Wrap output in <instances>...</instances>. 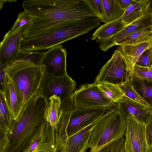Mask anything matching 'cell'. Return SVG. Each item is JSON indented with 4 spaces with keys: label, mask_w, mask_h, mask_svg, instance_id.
Returning <instances> with one entry per match:
<instances>
[{
    "label": "cell",
    "mask_w": 152,
    "mask_h": 152,
    "mask_svg": "<svg viewBox=\"0 0 152 152\" xmlns=\"http://www.w3.org/2000/svg\"><path fill=\"white\" fill-rule=\"evenodd\" d=\"M49 103L43 96L31 97L10 130L0 134V152H57L56 128L46 120Z\"/></svg>",
    "instance_id": "6da1fadb"
},
{
    "label": "cell",
    "mask_w": 152,
    "mask_h": 152,
    "mask_svg": "<svg viewBox=\"0 0 152 152\" xmlns=\"http://www.w3.org/2000/svg\"><path fill=\"white\" fill-rule=\"evenodd\" d=\"M24 11L36 18L28 23L22 38L36 36L64 22L98 17L84 0H30Z\"/></svg>",
    "instance_id": "7a4b0ae2"
},
{
    "label": "cell",
    "mask_w": 152,
    "mask_h": 152,
    "mask_svg": "<svg viewBox=\"0 0 152 152\" xmlns=\"http://www.w3.org/2000/svg\"><path fill=\"white\" fill-rule=\"evenodd\" d=\"M96 18L64 22L33 37L22 38L21 51H40L88 33L99 26Z\"/></svg>",
    "instance_id": "3957f363"
},
{
    "label": "cell",
    "mask_w": 152,
    "mask_h": 152,
    "mask_svg": "<svg viewBox=\"0 0 152 152\" xmlns=\"http://www.w3.org/2000/svg\"><path fill=\"white\" fill-rule=\"evenodd\" d=\"M61 106L62 114L56 130V145L91 124L112 108L75 109L73 105L66 103H61Z\"/></svg>",
    "instance_id": "277c9868"
},
{
    "label": "cell",
    "mask_w": 152,
    "mask_h": 152,
    "mask_svg": "<svg viewBox=\"0 0 152 152\" xmlns=\"http://www.w3.org/2000/svg\"><path fill=\"white\" fill-rule=\"evenodd\" d=\"M45 69L43 66L28 61L17 60L4 69L17 87L23 99V107L38 91Z\"/></svg>",
    "instance_id": "5b68a950"
},
{
    "label": "cell",
    "mask_w": 152,
    "mask_h": 152,
    "mask_svg": "<svg viewBox=\"0 0 152 152\" xmlns=\"http://www.w3.org/2000/svg\"><path fill=\"white\" fill-rule=\"evenodd\" d=\"M127 118L118 106L100 121L92 130L88 148L90 152H99L112 142L125 135Z\"/></svg>",
    "instance_id": "8992f818"
},
{
    "label": "cell",
    "mask_w": 152,
    "mask_h": 152,
    "mask_svg": "<svg viewBox=\"0 0 152 152\" xmlns=\"http://www.w3.org/2000/svg\"><path fill=\"white\" fill-rule=\"evenodd\" d=\"M76 86V82L67 74L58 77L44 72L36 95L44 97L48 101L51 96L56 95L61 102L73 97Z\"/></svg>",
    "instance_id": "52a82bcc"
},
{
    "label": "cell",
    "mask_w": 152,
    "mask_h": 152,
    "mask_svg": "<svg viewBox=\"0 0 152 152\" xmlns=\"http://www.w3.org/2000/svg\"><path fill=\"white\" fill-rule=\"evenodd\" d=\"M132 75L124 56L117 49L100 69L94 83H106L118 86L129 81Z\"/></svg>",
    "instance_id": "ba28073f"
},
{
    "label": "cell",
    "mask_w": 152,
    "mask_h": 152,
    "mask_svg": "<svg viewBox=\"0 0 152 152\" xmlns=\"http://www.w3.org/2000/svg\"><path fill=\"white\" fill-rule=\"evenodd\" d=\"M75 109L105 107L112 108L117 106L107 98L97 84L93 83L81 85L73 95Z\"/></svg>",
    "instance_id": "9c48e42d"
},
{
    "label": "cell",
    "mask_w": 152,
    "mask_h": 152,
    "mask_svg": "<svg viewBox=\"0 0 152 152\" xmlns=\"http://www.w3.org/2000/svg\"><path fill=\"white\" fill-rule=\"evenodd\" d=\"M113 107L100 118L56 145L57 152H83L88 148L92 130L103 118L113 112Z\"/></svg>",
    "instance_id": "30bf717a"
},
{
    "label": "cell",
    "mask_w": 152,
    "mask_h": 152,
    "mask_svg": "<svg viewBox=\"0 0 152 152\" xmlns=\"http://www.w3.org/2000/svg\"><path fill=\"white\" fill-rule=\"evenodd\" d=\"M146 125L132 118H127L125 134L126 152H149Z\"/></svg>",
    "instance_id": "8fae6325"
},
{
    "label": "cell",
    "mask_w": 152,
    "mask_h": 152,
    "mask_svg": "<svg viewBox=\"0 0 152 152\" xmlns=\"http://www.w3.org/2000/svg\"><path fill=\"white\" fill-rule=\"evenodd\" d=\"M28 23L15 31L10 30L4 36L0 44V65L12 62L21 52V40Z\"/></svg>",
    "instance_id": "7c38bea8"
},
{
    "label": "cell",
    "mask_w": 152,
    "mask_h": 152,
    "mask_svg": "<svg viewBox=\"0 0 152 152\" xmlns=\"http://www.w3.org/2000/svg\"><path fill=\"white\" fill-rule=\"evenodd\" d=\"M66 55L65 48L61 44L49 49L45 52L42 60L44 72L58 77L66 74Z\"/></svg>",
    "instance_id": "4fadbf2b"
},
{
    "label": "cell",
    "mask_w": 152,
    "mask_h": 152,
    "mask_svg": "<svg viewBox=\"0 0 152 152\" xmlns=\"http://www.w3.org/2000/svg\"><path fill=\"white\" fill-rule=\"evenodd\" d=\"M151 26H152V10H151L116 34L100 41L99 42V47L102 51H106L129 35Z\"/></svg>",
    "instance_id": "5bb4252c"
},
{
    "label": "cell",
    "mask_w": 152,
    "mask_h": 152,
    "mask_svg": "<svg viewBox=\"0 0 152 152\" xmlns=\"http://www.w3.org/2000/svg\"><path fill=\"white\" fill-rule=\"evenodd\" d=\"M0 91L13 116L14 120H16L23 110V99L17 86L6 73L1 84Z\"/></svg>",
    "instance_id": "9a60e30c"
},
{
    "label": "cell",
    "mask_w": 152,
    "mask_h": 152,
    "mask_svg": "<svg viewBox=\"0 0 152 152\" xmlns=\"http://www.w3.org/2000/svg\"><path fill=\"white\" fill-rule=\"evenodd\" d=\"M118 107L127 118H132L146 125L151 115L152 110L124 95L117 102Z\"/></svg>",
    "instance_id": "2e32d148"
},
{
    "label": "cell",
    "mask_w": 152,
    "mask_h": 152,
    "mask_svg": "<svg viewBox=\"0 0 152 152\" xmlns=\"http://www.w3.org/2000/svg\"><path fill=\"white\" fill-rule=\"evenodd\" d=\"M152 45V42H145L135 45H126L118 48L124 56L129 69L132 74L134 66L140 56L146 49Z\"/></svg>",
    "instance_id": "e0dca14e"
},
{
    "label": "cell",
    "mask_w": 152,
    "mask_h": 152,
    "mask_svg": "<svg viewBox=\"0 0 152 152\" xmlns=\"http://www.w3.org/2000/svg\"><path fill=\"white\" fill-rule=\"evenodd\" d=\"M128 25L123 21L122 17L99 27L92 35L91 39L99 42L116 34Z\"/></svg>",
    "instance_id": "ac0fdd59"
},
{
    "label": "cell",
    "mask_w": 152,
    "mask_h": 152,
    "mask_svg": "<svg viewBox=\"0 0 152 152\" xmlns=\"http://www.w3.org/2000/svg\"><path fill=\"white\" fill-rule=\"evenodd\" d=\"M151 3L149 0H135L125 10L123 20L129 25L141 18L150 10Z\"/></svg>",
    "instance_id": "d6986e66"
},
{
    "label": "cell",
    "mask_w": 152,
    "mask_h": 152,
    "mask_svg": "<svg viewBox=\"0 0 152 152\" xmlns=\"http://www.w3.org/2000/svg\"><path fill=\"white\" fill-rule=\"evenodd\" d=\"M129 81L136 91L152 108V80L142 79L132 74Z\"/></svg>",
    "instance_id": "ffe728a7"
},
{
    "label": "cell",
    "mask_w": 152,
    "mask_h": 152,
    "mask_svg": "<svg viewBox=\"0 0 152 152\" xmlns=\"http://www.w3.org/2000/svg\"><path fill=\"white\" fill-rule=\"evenodd\" d=\"M150 42H152V26L144 28L129 35L116 45H135Z\"/></svg>",
    "instance_id": "44dd1931"
},
{
    "label": "cell",
    "mask_w": 152,
    "mask_h": 152,
    "mask_svg": "<svg viewBox=\"0 0 152 152\" xmlns=\"http://www.w3.org/2000/svg\"><path fill=\"white\" fill-rule=\"evenodd\" d=\"M104 14L100 19L105 24L121 18L125 10L120 7L117 0H102Z\"/></svg>",
    "instance_id": "7402d4cb"
},
{
    "label": "cell",
    "mask_w": 152,
    "mask_h": 152,
    "mask_svg": "<svg viewBox=\"0 0 152 152\" xmlns=\"http://www.w3.org/2000/svg\"><path fill=\"white\" fill-rule=\"evenodd\" d=\"M46 113V120L50 125L56 127L62 115L61 101L60 98L56 95L51 96Z\"/></svg>",
    "instance_id": "603a6c76"
},
{
    "label": "cell",
    "mask_w": 152,
    "mask_h": 152,
    "mask_svg": "<svg viewBox=\"0 0 152 152\" xmlns=\"http://www.w3.org/2000/svg\"><path fill=\"white\" fill-rule=\"evenodd\" d=\"M0 134L8 132L14 121L13 116L0 91Z\"/></svg>",
    "instance_id": "cb8c5ba5"
},
{
    "label": "cell",
    "mask_w": 152,
    "mask_h": 152,
    "mask_svg": "<svg viewBox=\"0 0 152 152\" xmlns=\"http://www.w3.org/2000/svg\"><path fill=\"white\" fill-rule=\"evenodd\" d=\"M97 85L106 97L115 103L124 95L118 86L106 83Z\"/></svg>",
    "instance_id": "d4e9b609"
},
{
    "label": "cell",
    "mask_w": 152,
    "mask_h": 152,
    "mask_svg": "<svg viewBox=\"0 0 152 152\" xmlns=\"http://www.w3.org/2000/svg\"><path fill=\"white\" fill-rule=\"evenodd\" d=\"M125 96L139 103L152 110L151 108L138 94L134 89L129 80L118 86Z\"/></svg>",
    "instance_id": "484cf974"
},
{
    "label": "cell",
    "mask_w": 152,
    "mask_h": 152,
    "mask_svg": "<svg viewBox=\"0 0 152 152\" xmlns=\"http://www.w3.org/2000/svg\"><path fill=\"white\" fill-rule=\"evenodd\" d=\"M45 52L42 51L27 52L21 51L12 62L17 60H22L30 61L36 64L41 65L42 60Z\"/></svg>",
    "instance_id": "4316f807"
},
{
    "label": "cell",
    "mask_w": 152,
    "mask_h": 152,
    "mask_svg": "<svg viewBox=\"0 0 152 152\" xmlns=\"http://www.w3.org/2000/svg\"><path fill=\"white\" fill-rule=\"evenodd\" d=\"M36 18L24 10L18 14L17 18L10 30L12 32L15 31Z\"/></svg>",
    "instance_id": "83f0119b"
},
{
    "label": "cell",
    "mask_w": 152,
    "mask_h": 152,
    "mask_svg": "<svg viewBox=\"0 0 152 152\" xmlns=\"http://www.w3.org/2000/svg\"><path fill=\"white\" fill-rule=\"evenodd\" d=\"M125 139L122 138L110 143L99 152H126Z\"/></svg>",
    "instance_id": "f1b7e54d"
},
{
    "label": "cell",
    "mask_w": 152,
    "mask_h": 152,
    "mask_svg": "<svg viewBox=\"0 0 152 152\" xmlns=\"http://www.w3.org/2000/svg\"><path fill=\"white\" fill-rule=\"evenodd\" d=\"M132 74L142 79L152 80V67H142L135 64Z\"/></svg>",
    "instance_id": "f546056e"
},
{
    "label": "cell",
    "mask_w": 152,
    "mask_h": 152,
    "mask_svg": "<svg viewBox=\"0 0 152 152\" xmlns=\"http://www.w3.org/2000/svg\"><path fill=\"white\" fill-rule=\"evenodd\" d=\"M90 9L100 19L104 14L102 0H84Z\"/></svg>",
    "instance_id": "4dcf8cb0"
},
{
    "label": "cell",
    "mask_w": 152,
    "mask_h": 152,
    "mask_svg": "<svg viewBox=\"0 0 152 152\" xmlns=\"http://www.w3.org/2000/svg\"><path fill=\"white\" fill-rule=\"evenodd\" d=\"M135 64L147 67H152V57L151 47L145 50L137 60Z\"/></svg>",
    "instance_id": "1f68e13d"
},
{
    "label": "cell",
    "mask_w": 152,
    "mask_h": 152,
    "mask_svg": "<svg viewBox=\"0 0 152 152\" xmlns=\"http://www.w3.org/2000/svg\"><path fill=\"white\" fill-rule=\"evenodd\" d=\"M146 134L149 150L152 148V115L146 125Z\"/></svg>",
    "instance_id": "d6a6232c"
},
{
    "label": "cell",
    "mask_w": 152,
    "mask_h": 152,
    "mask_svg": "<svg viewBox=\"0 0 152 152\" xmlns=\"http://www.w3.org/2000/svg\"><path fill=\"white\" fill-rule=\"evenodd\" d=\"M117 1L121 8L125 10L134 2L135 0H117Z\"/></svg>",
    "instance_id": "836d02e7"
},
{
    "label": "cell",
    "mask_w": 152,
    "mask_h": 152,
    "mask_svg": "<svg viewBox=\"0 0 152 152\" xmlns=\"http://www.w3.org/2000/svg\"><path fill=\"white\" fill-rule=\"evenodd\" d=\"M5 0H1L0 1V9L1 10V9L3 7V5L5 2Z\"/></svg>",
    "instance_id": "e575fe53"
},
{
    "label": "cell",
    "mask_w": 152,
    "mask_h": 152,
    "mask_svg": "<svg viewBox=\"0 0 152 152\" xmlns=\"http://www.w3.org/2000/svg\"><path fill=\"white\" fill-rule=\"evenodd\" d=\"M151 56H152V45L151 47Z\"/></svg>",
    "instance_id": "d590c367"
},
{
    "label": "cell",
    "mask_w": 152,
    "mask_h": 152,
    "mask_svg": "<svg viewBox=\"0 0 152 152\" xmlns=\"http://www.w3.org/2000/svg\"><path fill=\"white\" fill-rule=\"evenodd\" d=\"M149 152H152V148L149 150Z\"/></svg>",
    "instance_id": "8d00e7d4"
},
{
    "label": "cell",
    "mask_w": 152,
    "mask_h": 152,
    "mask_svg": "<svg viewBox=\"0 0 152 152\" xmlns=\"http://www.w3.org/2000/svg\"><path fill=\"white\" fill-rule=\"evenodd\" d=\"M83 152H86L85 151H83Z\"/></svg>",
    "instance_id": "74e56055"
}]
</instances>
